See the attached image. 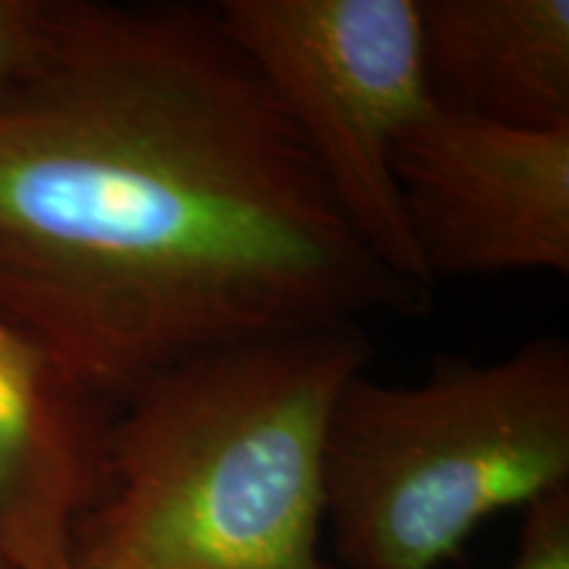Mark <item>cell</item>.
Listing matches in <instances>:
<instances>
[{"mask_svg":"<svg viewBox=\"0 0 569 569\" xmlns=\"http://www.w3.org/2000/svg\"><path fill=\"white\" fill-rule=\"evenodd\" d=\"M217 3L53 0L0 96V309L111 401L243 340L425 315Z\"/></svg>","mask_w":569,"mask_h":569,"instance_id":"6da1fadb","label":"cell"},{"mask_svg":"<svg viewBox=\"0 0 569 569\" xmlns=\"http://www.w3.org/2000/svg\"><path fill=\"white\" fill-rule=\"evenodd\" d=\"M372 359L361 325L188 356L117 407L109 486L74 530V569H330L332 409Z\"/></svg>","mask_w":569,"mask_h":569,"instance_id":"7a4b0ae2","label":"cell"},{"mask_svg":"<svg viewBox=\"0 0 569 569\" xmlns=\"http://www.w3.org/2000/svg\"><path fill=\"white\" fill-rule=\"evenodd\" d=\"M569 488V343L438 356L417 386L356 375L332 409L325 522L351 569H443L507 509Z\"/></svg>","mask_w":569,"mask_h":569,"instance_id":"3957f363","label":"cell"},{"mask_svg":"<svg viewBox=\"0 0 569 569\" xmlns=\"http://www.w3.org/2000/svg\"><path fill=\"white\" fill-rule=\"evenodd\" d=\"M217 9L361 243L398 280L432 293L393 174L396 140L436 101L417 0H222Z\"/></svg>","mask_w":569,"mask_h":569,"instance_id":"277c9868","label":"cell"},{"mask_svg":"<svg viewBox=\"0 0 569 569\" xmlns=\"http://www.w3.org/2000/svg\"><path fill=\"white\" fill-rule=\"evenodd\" d=\"M393 174L432 284L569 272V124L511 127L432 101L396 140Z\"/></svg>","mask_w":569,"mask_h":569,"instance_id":"5b68a950","label":"cell"},{"mask_svg":"<svg viewBox=\"0 0 569 569\" xmlns=\"http://www.w3.org/2000/svg\"><path fill=\"white\" fill-rule=\"evenodd\" d=\"M117 401L0 309V565L74 569L80 519L109 486Z\"/></svg>","mask_w":569,"mask_h":569,"instance_id":"8992f818","label":"cell"},{"mask_svg":"<svg viewBox=\"0 0 569 569\" xmlns=\"http://www.w3.org/2000/svg\"><path fill=\"white\" fill-rule=\"evenodd\" d=\"M432 98L511 127L569 124V0H417Z\"/></svg>","mask_w":569,"mask_h":569,"instance_id":"52a82bcc","label":"cell"},{"mask_svg":"<svg viewBox=\"0 0 569 569\" xmlns=\"http://www.w3.org/2000/svg\"><path fill=\"white\" fill-rule=\"evenodd\" d=\"M53 19V0H0V96L38 61Z\"/></svg>","mask_w":569,"mask_h":569,"instance_id":"ba28073f","label":"cell"},{"mask_svg":"<svg viewBox=\"0 0 569 569\" xmlns=\"http://www.w3.org/2000/svg\"><path fill=\"white\" fill-rule=\"evenodd\" d=\"M507 569H569V488L525 509L519 549Z\"/></svg>","mask_w":569,"mask_h":569,"instance_id":"9c48e42d","label":"cell"},{"mask_svg":"<svg viewBox=\"0 0 569 569\" xmlns=\"http://www.w3.org/2000/svg\"><path fill=\"white\" fill-rule=\"evenodd\" d=\"M0 569H6V567H3V565H0Z\"/></svg>","mask_w":569,"mask_h":569,"instance_id":"30bf717a","label":"cell"}]
</instances>
